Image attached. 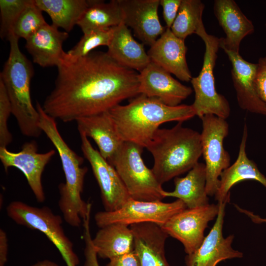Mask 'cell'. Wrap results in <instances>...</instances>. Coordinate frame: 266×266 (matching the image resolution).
Returning <instances> with one entry per match:
<instances>
[{"label": "cell", "mask_w": 266, "mask_h": 266, "mask_svg": "<svg viewBox=\"0 0 266 266\" xmlns=\"http://www.w3.org/2000/svg\"><path fill=\"white\" fill-rule=\"evenodd\" d=\"M173 191H165V197L176 198L182 200L188 208L209 204L206 193V172L205 164L198 162L183 177L174 180Z\"/></svg>", "instance_id": "obj_25"}, {"label": "cell", "mask_w": 266, "mask_h": 266, "mask_svg": "<svg viewBox=\"0 0 266 266\" xmlns=\"http://www.w3.org/2000/svg\"><path fill=\"white\" fill-rule=\"evenodd\" d=\"M123 22L132 28L135 35L151 46L164 33L166 28L159 20L160 0H118Z\"/></svg>", "instance_id": "obj_15"}, {"label": "cell", "mask_w": 266, "mask_h": 266, "mask_svg": "<svg viewBox=\"0 0 266 266\" xmlns=\"http://www.w3.org/2000/svg\"><path fill=\"white\" fill-rule=\"evenodd\" d=\"M32 0H0V36L8 39L18 18Z\"/></svg>", "instance_id": "obj_32"}, {"label": "cell", "mask_w": 266, "mask_h": 266, "mask_svg": "<svg viewBox=\"0 0 266 266\" xmlns=\"http://www.w3.org/2000/svg\"><path fill=\"white\" fill-rule=\"evenodd\" d=\"M68 37V33L46 23L26 40L25 47L34 63L57 67L66 53L63 44Z\"/></svg>", "instance_id": "obj_21"}, {"label": "cell", "mask_w": 266, "mask_h": 266, "mask_svg": "<svg viewBox=\"0 0 266 266\" xmlns=\"http://www.w3.org/2000/svg\"><path fill=\"white\" fill-rule=\"evenodd\" d=\"M228 202H218L219 210L213 227L200 246L185 256L186 266H216L222 261L243 257L242 252L232 246L234 235L224 237L223 235L225 207Z\"/></svg>", "instance_id": "obj_14"}, {"label": "cell", "mask_w": 266, "mask_h": 266, "mask_svg": "<svg viewBox=\"0 0 266 266\" xmlns=\"http://www.w3.org/2000/svg\"><path fill=\"white\" fill-rule=\"evenodd\" d=\"M113 28L106 52L119 65L140 72L151 62L144 44L134 39L131 31L123 22Z\"/></svg>", "instance_id": "obj_24"}, {"label": "cell", "mask_w": 266, "mask_h": 266, "mask_svg": "<svg viewBox=\"0 0 266 266\" xmlns=\"http://www.w3.org/2000/svg\"><path fill=\"white\" fill-rule=\"evenodd\" d=\"M18 39L13 33L8 39L9 54L0 73V80L6 90L12 114L21 133L27 137H38L42 132L39 127V113L31 99L30 86L33 67L21 51Z\"/></svg>", "instance_id": "obj_5"}, {"label": "cell", "mask_w": 266, "mask_h": 266, "mask_svg": "<svg viewBox=\"0 0 266 266\" xmlns=\"http://www.w3.org/2000/svg\"><path fill=\"white\" fill-rule=\"evenodd\" d=\"M98 256L109 260L134 250V238L129 226L113 223L100 228L93 238Z\"/></svg>", "instance_id": "obj_26"}, {"label": "cell", "mask_w": 266, "mask_h": 266, "mask_svg": "<svg viewBox=\"0 0 266 266\" xmlns=\"http://www.w3.org/2000/svg\"><path fill=\"white\" fill-rule=\"evenodd\" d=\"M35 107L40 117L39 127L56 148L60 158L65 182L59 185L58 205L64 220L69 226L79 227L91 203L82 199L87 167L82 165L84 159L66 144L60 134L56 119L47 114L36 101Z\"/></svg>", "instance_id": "obj_3"}, {"label": "cell", "mask_w": 266, "mask_h": 266, "mask_svg": "<svg viewBox=\"0 0 266 266\" xmlns=\"http://www.w3.org/2000/svg\"><path fill=\"white\" fill-rule=\"evenodd\" d=\"M223 50L232 64V79L239 106L251 113L266 116V105L260 98L255 87L257 64L247 62L239 53Z\"/></svg>", "instance_id": "obj_17"}, {"label": "cell", "mask_w": 266, "mask_h": 266, "mask_svg": "<svg viewBox=\"0 0 266 266\" xmlns=\"http://www.w3.org/2000/svg\"><path fill=\"white\" fill-rule=\"evenodd\" d=\"M108 111L121 139L143 148L162 124L183 122L196 115L192 105L168 106L143 94L131 99L127 104H118Z\"/></svg>", "instance_id": "obj_2"}, {"label": "cell", "mask_w": 266, "mask_h": 266, "mask_svg": "<svg viewBox=\"0 0 266 266\" xmlns=\"http://www.w3.org/2000/svg\"><path fill=\"white\" fill-rule=\"evenodd\" d=\"M219 203L186 208L170 218L161 227L172 237L183 245L187 254L196 250L202 243L208 223L217 217Z\"/></svg>", "instance_id": "obj_11"}, {"label": "cell", "mask_w": 266, "mask_h": 266, "mask_svg": "<svg viewBox=\"0 0 266 266\" xmlns=\"http://www.w3.org/2000/svg\"><path fill=\"white\" fill-rule=\"evenodd\" d=\"M113 28L96 30L83 34L78 43L66 53L71 57L79 58L88 55L99 46H108L113 35Z\"/></svg>", "instance_id": "obj_31"}, {"label": "cell", "mask_w": 266, "mask_h": 266, "mask_svg": "<svg viewBox=\"0 0 266 266\" xmlns=\"http://www.w3.org/2000/svg\"><path fill=\"white\" fill-rule=\"evenodd\" d=\"M234 205L238 211L246 215L254 223L256 224L266 223V218H261L259 216L254 214L253 212L249 210L240 207L237 204H234Z\"/></svg>", "instance_id": "obj_39"}, {"label": "cell", "mask_w": 266, "mask_h": 266, "mask_svg": "<svg viewBox=\"0 0 266 266\" xmlns=\"http://www.w3.org/2000/svg\"><path fill=\"white\" fill-rule=\"evenodd\" d=\"M181 0H160L166 28L170 29L177 15Z\"/></svg>", "instance_id": "obj_35"}, {"label": "cell", "mask_w": 266, "mask_h": 266, "mask_svg": "<svg viewBox=\"0 0 266 266\" xmlns=\"http://www.w3.org/2000/svg\"></svg>", "instance_id": "obj_41"}, {"label": "cell", "mask_w": 266, "mask_h": 266, "mask_svg": "<svg viewBox=\"0 0 266 266\" xmlns=\"http://www.w3.org/2000/svg\"><path fill=\"white\" fill-rule=\"evenodd\" d=\"M109 260L106 266H141L139 258L134 250Z\"/></svg>", "instance_id": "obj_37"}, {"label": "cell", "mask_w": 266, "mask_h": 266, "mask_svg": "<svg viewBox=\"0 0 266 266\" xmlns=\"http://www.w3.org/2000/svg\"><path fill=\"white\" fill-rule=\"evenodd\" d=\"M182 123L158 129L146 147L154 159L151 169L161 185L189 171L202 155L200 133Z\"/></svg>", "instance_id": "obj_4"}, {"label": "cell", "mask_w": 266, "mask_h": 266, "mask_svg": "<svg viewBox=\"0 0 266 266\" xmlns=\"http://www.w3.org/2000/svg\"><path fill=\"white\" fill-rule=\"evenodd\" d=\"M53 90L42 105L64 122L106 111L139 95L138 73L115 62L102 51L79 58L66 52L57 66Z\"/></svg>", "instance_id": "obj_1"}, {"label": "cell", "mask_w": 266, "mask_h": 266, "mask_svg": "<svg viewBox=\"0 0 266 266\" xmlns=\"http://www.w3.org/2000/svg\"><path fill=\"white\" fill-rule=\"evenodd\" d=\"M12 114V106L5 88L0 80V147H7L12 141L8 120Z\"/></svg>", "instance_id": "obj_33"}, {"label": "cell", "mask_w": 266, "mask_h": 266, "mask_svg": "<svg viewBox=\"0 0 266 266\" xmlns=\"http://www.w3.org/2000/svg\"><path fill=\"white\" fill-rule=\"evenodd\" d=\"M79 134L81 150L98 183L104 210L119 209L131 199L124 183L115 168L93 147L88 137Z\"/></svg>", "instance_id": "obj_12"}, {"label": "cell", "mask_w": 266, "mask_h": 266, "mask_svg": "<svg viewBox=\"0 0 266 266\" xmlns=\"http://www.w3.org/2000/svg\"><path fill=\"white\" fill-rule=\"evenodd\" d=\"M8 239L6 232L0 230V266H4L7 261Z\"/></svg>", "instance_id": "obj_38"}, {"label": "cell", "mask_w": 266, "mask_h": 266, "mask_svg": "<svg viewBox=\"0 0 266 266\" xmlns=\"http://www.w3.org/2000/svg\"><path fill=\"white\" fill-rule=\"evenodd\" d=\"M134 238V251L141 266H170L166 257L168 234L162 227L145 222L130 226Z\"/></svg>", "instance_id": "obj_20"}, {"label": "cell", "mask_w": 266, "mask_h": 266, "mask_svg": "<svg viewBox=\"0 0 266 266\" xmlns=\"http://www.w3.org/2000/svg\"><path fill=\"white\" fill-rule=\"evenodd\" d=\"M46 23L42 11L36 6L34 0H32L18 18L12 33L19 38L26 40Z\"/></svg>", "instance_id": "obj_30"}, {"label": "cell", "mask_w": 266, "mask_h": 266, "mask_svg": "<svg viewBox=\"0 0 266 266\" xmlns=\"http://www.w3.org/2000/svg\"><path fill=\"white\" fill-rule=\"evenodd\" d=\"M75 121L79 133L93 139L100 155L107 161L124 142L118 135L108 111L81 117Z\"/></svg>", "instance_id": "obj_22"}, {"label": "cell", "mask_w": 266, "mask_h": 266, "mask_svg": "<svg viewBox=\"0 0 266 266\" xmlns=\"http://www.w3.org/2000/svg\"><path fill=\"white\" fill-rule=\"evenodd\" d=\"M36 6L50 17L53 26L68 33L77 25L89 5L86 0H34Z\"/></svg>", "instance_id": "obj_28"}, {"label": "cell", "mask_w": 266, "mask_h": 266, "mask_svg": "<svg viewBox=\"0 0 266 266\" xmlns=\"http://www.w3.org/2000/svg\"><path fill=\"white\" fill-rule=\"evenodd\" d=\"M196 34L205 44L203 65L198 76L192 77L191 83L195 92V100L192 105L196 115L201 118L212 114L226 119L230 114L229 101L215 88L213 70L220 48V38L208 34L202 23Z\"/></svg>", "instance_id": "obj_7"}, {"label": "cell", "mask_w": 266, "mask_h": 266, "mask_svg": "<svg viewBox=\"0 0 266 266\" xmlns=\"http://www.w3.org/2000/svg\"><path fill=\"white\" fill-rule=\"evenodd\" d=\"M143 148L135 143L124 141L108 161L116 169L132 199L162 201L166 198V191L143 162Z\"/></svg>", "instance_id": "obj_6"}, {"label": "cell", "mask_w": 266, "mask_h": 266, "mask_svg": "<svg viewBox=\"0 0 266 266\" xmlns=\"http://www.w3.org/2000/svg\"><path fill=\"white\" fill-rule=\"evenodd\" d=\"M123 22V14L118 0L105 2L89 0V5L77 25L83 34L96 30L108 29Z\"/></svg>", "instance_id": "obj_27"}, {"label": "cell", "mask_w": 266, "mask_h": 266, "mask_svg": "<svg viewBox=\"0 0 266 266\" xmlns=\"http://www.w3.org/2000/svg\"><path fill=\"white\" fill-rule=\"evenodd\" d=\"M247 136V127L245 124L237 158L235 162L224 170L220 175V186L214 196L215 199L218 202H229L231 188L244 180H255L266 188V177L260 171L256 164L247 156L246 144Z\"/></svg>", "instance_id": "obj_23"}, {"label": "cell", "mask_w": 266, "mask_h": 266, "mask_svg": "<svg viewBox=\"0 0 266 266\" xmlns=\"http://www.w3.org/2000/svg\"><path fill=\"white\" fill-rule=\"evenodd\" d=\"M214 15L226 34L220 38V48L239 53L240 43L254 31V27L233 0H215Z\"/></svg>", "instance_id": "obj_19"}, {"label": "cell", "mask_w": 266, "mask_h": 266, "mask_svg": "<svg viewBox=\"0 0 266 266\" xmlns=\"http://www.w3.org/2000/svg\"><path fill=\"white\" fill-rule=\"evenodd\" d=\"M139 72V94L158 99L167 105H180L193 91L190 87L182 84L171 73L151 61Z\"/></svg>", "instance_id": "obj_16"}, {"label": "cell", "mask_w": 266, "mask_h": 266, "mask_svg": "<svg viewBox=\"0 0 266 266\" xmlns=\"http://www.w3.org/2000/svg\"><path fill=\"white\" fill-rule=\"evenodd\" d=\"M200 133L202 155L206 172V190L208 196H215L219 189L222 172L230 166L231 158L224 148L223 142L229 134V124L226 119L212 114L201 117Z\"/></svg>", "instance_id": "obj_9"}, {"label": "cell", "mask_w": 266, "mask_h": 266, "mask_svg": "<svg viewBox=\"0 0 266 266\" xmlns=\"http://www.w3.org/2000/svg\"><path fill=\"white\" fill-rule=\"evenodd\" d=\"M83 240L85 244L84 266H100L97 258L98 256L93 242L92 236L87 234L84 236Z\"/></svg>", "instance_id": "obj_36"}, {"label": "cell", "mask_w": 266, "mask_h": 266, "mask_svg": "<svg viewBox=\"0 0 266 266\" xmlns=\"http://www.w3.org/2000/svg\"><path fill=\"white\" fill-rule=\"evenodd\" d=\"M257 65L255 80L256 89L260 98L266 105V57L260 58Z\"/></svg>", "instance_id": "obj_34"}, {"label": "cell", "mask_w": 266, "mask_h": 266, "mask_svg": "<svg viewBox=\"0 0 266 266\" xmlns=\"http://www.w3.org/2000/svg\"><path fill=\"white\" fill-rule=\"evenodd\" d=\"M32 266H59L56 263L48 260H44L43 261H39Z\"/></svg>", "instance_id": "obj_40"}, {"label": "cell", "mask_w": 266, "mask_h": 266, "mask_svg": "<svg viewBox=\"0 0 266 266\" xmlns=\"http://www.w3.org/2000/svg\"><path fill=\"white\" fill-rule=\"evenodd\" d=\"M187 51L185 40L177 37L170 29L166 28L147 53L151 62L179 80L189 82L193 77L187 63Z\"/></svg>", "instance_id": "obj_18"}, {"label": "cell", "mask_w": 266, "mask_h": 266, "mask_svg": "<svg viewBox=\"0 0 266 266\" xmlns=\"http://www.w3.org/2000/svg\"><path fill=\"white\" fill-rule=\"evenodd\" d=\"M55 153L53 149L38 153L37 143L33 140L23 144L21 150L17 152L9 151L7 147H0V160L5 171L14 167L24 174L36 200L42 202L45 200L42 173Z\"/></svg>", "instance_id": "obj_13"}, {"label": "cell", "mask_w": 266, "mask_h": 266, "mask_svg": "<svg viewBox=\"0 0 266 266\" xmlns=\"http://www.w3.org/2000/svg\"><path fill=\"white\" fill-rule=\"evenodd\" d=\"M6 210L8 216L18 225L44 233L59 250L67 266L79 265L73 244L64 232L62 217L50 208L37 207L15 200L7 205Z\"/></svg>", "instance_id": "obj_8"}, {"label": "cell", "mask_w": 266, "mask_h": 266, "mask_svg": "<svg viewBox=\"0 0 266 266\" xmlns=\"http://www.w3.org/2000/svg\"><path fill=\"white\" fill-rule=\"evenodd\" d=\"M204 7L200 0H181L177 15L170 28L172 32L183 40L193 33L196 34L203 23L202 15Z\"/></svg>", "instance_id": "obj_29"}, {"label": "cell", "mask_w": 266, "mask_h": 266, "mask_svg": "<svg viewBox=\"0 0 266 266\" xmlns=\"http://www.w3.org/2000/svg\"><path fill=\"white\" fill-rule=\"evenodd\" d=\"M186 208L184 203L178 199L171 202H164L137 200L131 198L117 210L96 213L95 220L100 228L113 223L130 226L151 222L162 226L172 216Z\"/></svg>", "instance_id": "obj_10"}]
</instances>
